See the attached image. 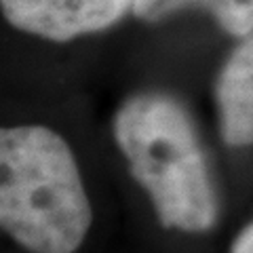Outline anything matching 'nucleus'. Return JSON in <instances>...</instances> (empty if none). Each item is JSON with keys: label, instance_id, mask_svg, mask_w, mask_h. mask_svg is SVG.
Wrapping results in <instances>:
<instances>
[{"label": "nucleus", "instance_id": "4", "mask_svg": "<svg viewBox=\"0 0 253 253\" xmlns=\"http://www.w3.org/2000/svg\"><path fill=\"white\" fill-rule=\"evenodd\" d=\"M221 139L232 148L253 146V32L241 38L215 78Z\"/></svg>", "mask_w": 253, "mask_h": 253}, {"label": "nucleus", "instance_id": "1", "mask_svg": "<svg viewBox=\"0 0 253 253\" xmlns=\"http://www.w3.org/2000/svg\"><path fill=\"white\" fill-rule=\"evenodd\" d=\"M112 133L163 228L207 232L215 226L219 205L209 158L177 97L163 91L131 95L116 110Z\"/></svg>", "mask_w": 253, "mask_h": 253}, {"label": "nucleus", "instance_id": "3", "mask_svg": "<svg viewBox=\"0 0 253 253\" xmlns=\"http://www.w3.org/2000/svg\"><path fill=\"white\" fill-rule=\"evenodd\" d=\"M137 0H0L2 17L26 34L68 42L133 15Z\"/></svg>", "mask_w": 253, "mask_h": 253}, {"label": "nucleus", "instance_id": "2", "mask_svg": "<svg viewBox=\"0 0 253 253\" xmlns=\"http://www.w3.org/2000/svg\"><path fill=\"white\" fill-rule=\"evenodd\" d=\"M91 203L66 139L42 125L0 131V224L30 253H74Z\"/></svg>", "mask_w": 253, "mask_h": 253}, {"label": "nucleus", "instance_id": "6", "mask_svg": "<svg viewBox=\"0 0 253 253\" xmlns=\"http://www.w3.org/2000/svg\"><path fill=\"white\" fill-rule=\"evenodd\" d=\"M230 253H253V221L236 234V239L230 247Z\"/></svg>", "mask_w": 253, "mask_h": 253}, {"label": "nucleus", "instance_id": "5", "mask_svg": "<svg viewBox=\"0 0 253 253\" xmlns=\"http://www.w3.org/2000/svg\"><path fill=\"white\" fill-rule=\"evenodd\" d=\"M190 9L207 11L230 36L245 38L253 32V0H137L133 17L154 23Z\"/></svg>", "mask_w": 253, "mask_h": 253}]
</instances>
